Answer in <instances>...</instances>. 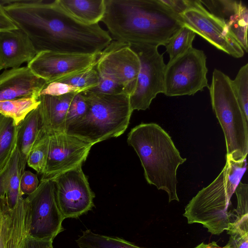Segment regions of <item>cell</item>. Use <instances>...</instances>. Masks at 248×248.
I'll return each mask as SVG.
<instances>
[{
  "label": "cell",
  "instance_id": "1",
  "mask_svg": "<svg viewBox=\"0 0 248 248\" xmlns=\"http://www.w3.org/2000/svg\"><path fill=\"white\" fill-rule=\"evenodd\" d=\"M0 3L38 53L96 54L113 40L98 24L86 25L73 18L57 0H1Z\"/></svg>",
  "mask_w": 248,
  "mask_h": 248
},
{
  "label": "cell",
  "instance_id": "2",
  "mask_svg": "<svg viewBox=\"0 0 248 248\" xmlns=\"http://www.w3.org/2000/svg\"><path fill=\"white\" fill-rule=\"evenodd\" d=\"M101 21L114 40L165 46L184 25L159 0H105Z\"/></svg>",
  "mask_w": 248,
  "mask_h": 248
},
{
  "label": "cell",
  "instance_id": "3",
  "mask_svg": "<svg viewBox=\"0 0 248 248\" xmlns=\"http://www.w3.org/2000/svg\"><path fill=\"white\" fill-rule=\"evenodd\" d=\"M127 141L140 158L147 182L166 191L170 202H179L177 170L186 159L169 135L156 124H141L131 130Z\"/></svg>",
  "mask_w": 248,
  "mask_h": 248
},
{
  "label": "cell",
  "instance_id": "4",
  "mask_svg": "<svg viewBox=\"0 0 248 248\" xmlns=\"http://www.w3.org/2000/svg\"><path fill=\"white\" fill-rule=\"evenodd\" d=\"M246 159L235 161L227 158L218 176L198 192L186 205L183 216L188 224L199 223L214 235L228 228L236 215L228 211L231 198L246 170Z\"/></svg>",
  "mask_w": 248,
  "mask_h": 248
},
{
  "label": "cell",
  "instance_id": "5",
  "mask_svg": "<svg viewBox=\"0 0 248 248\" xmlns=\"http://www.w3.org/2000/svg\"><path fill=\"white\" fill-rule=\"evenodd\" d=\"M81 93L88 105L87 111L67 126L65 133L94 145L124 132L133 112L129 94H107L91 90Z\"/></svg>",
  "mask_w": 248,
  "mask_h": 248
},
{
  "label": "cell",
  "instance_id": "6",
  "mask_svg": "<svg viewBox=\"0 0 248 248\" xmlns=\"http://www.w3.org/2000/svg\"><path fill=\"white\" fill-rule=\"evenodd\" d=\"M232 79L215 69L209 90L213 110L224 132L227 158L235 161L246 159L248 152V120L234 93Z\"/></svg>",
  "mask_w": 248,
  "mask_h": 248
},
{
  "label": "cell",
  "instance_id": "7",
  "mask_svg": "<svg viewBox=\"0 0 248 248\" xmlns=\"http://www.w3.org/2000/svg\"><path fill=\"white\" fill-rule=\"evenodd\" d=\"M207 72L204 52L192 47L166 65L164 93L168 96L190 95L209 89Z\"/></svg>",
  "mask_w": 248,
  "mask_h": 248
},
{
  "label": "cell",
  "instance_id": "8",
  "mask_svg": "<svg viewBox=\"0 0 248 248\" xmlns=\"http://www.w3.org/2000/svg\"><path fill=\"white\" fill-rule=\"evenodd\" d=\"M130 46L138 55L140 64L135 89L129 95L130 107L133 111L145 110L157 94L164 93L166 64L158 46L134 44Z\"/></svg>",
  "mask_w": 248,
  "mask_h": 248
},
{
  "label": "cell",
  "instance_id": "9",
  "mask_svg": "<svg viewBox=\"0 0 248 248\" xmlns=\"http://www.w3.org/2000/svg\"><path fill=\"white\" fill-rule=\"evenodd\" d=\"M30 209L29 236L40 240L53 241L64 230L62 217L57 204L52 179L42 180L32 193L26 198Z\"/></svg>",
  "mask_w": 248,
  "mask_h": 248
},
{
  "label": "cell",
  "instance_id": "10",
  "mask_svg": "<svg viewBox=\"0 0 248 248\" xmlns=\"http://www.w3.org/2000/svg\"><path fill=\"white\" fill-rule=\"evenodd\" d=\"M58 208L64 219L77 218L94 206V194L82 170V165L51 179Z\"/></svg>",
  "mask_w": 248,
  "mask_h": 248
},
{
  "label": "cell",
  "instance_id": "11",
  "mask_svg": "<svg viewBox=\"0 0 248 248\" xmlns=\"http://www.w3.org/2000/svg\"><path fill=\"white\" fill-rule=\"evenodd\" d=\"M184 25L202 37L217 48L235 58L244 51L232 36L225 23L209 13L200 0L179 16Z\"/></svg>",
  "mask_w": 248,
  "mask_h": 248
},
{
  "label": "cell",
  "instance_id": "12",
  "mask_svg": "<svg viewBox=\"0 0 248 248\" xmlns=\"http://www.w3.org/2000/svg\"><path fill=\"white\" fill-rule=\"evenodd\" d=\"M140 67L139 58L130 45L114 40L101 52L95 66L99 75L112 78L129 95L135 89Z\"/></svg>",
  "mask_w": 248,
  "mask_h": 248
},
{
  "label": "cell",
  "instance_id": "13",
  "mask_svg": "<svg viewBox=\"0 0 248 248\" xmlns=\"http://www.w3.org/2000/svg\"><path fill=\"white\" fill-rule=\"evenodd\" d=\"M93 145L65 132L49 135L46 164L41 180L51 179L82 165Z\"/></svg>",
  "mask_w": 248,
  "mask_h": 248
},
{
  "label": "cell",
  "instance_id": "14",
  "mask_svg": "<svg viewBox=\"0 0 248 248\" xmlns=\"http://www.w3.org/2000/svg\"><path fill=\"white\" fill-rule=\"evenodd\" d=\"M101 52L84 54L41 51L28 62L27 66L48 83L95 66Z\"/></svg>",
  "mask_w": 248,
  "mask_h": 248
},
{
  "label": "cell",
  "instance_id": "15",
  "mask_svg": "<svg viewBox=\"0 0 248 248\" xmlns=\"http://www.w3.org/2000/svg\"><path fill=\"white\" fill-rule=\"evenodd\" d=\"M29 204L22 198L13 208L0 196V248H23L29 236Z\"/></svg>",
  "mask_w": 248,
  "mask_h": 248
},
{
  "label": "cell",
  "instance_id": "16",
  "mask_svg": "<svg viewBox=\"0 0 248 248\" xmlns=\"http://www.w3.org/2000/svg\"><path fill=\"white\" fill-rule=\"evenodd\" d=\"M46 82L27 66L5 70L0 75V101L39 97Z\"/></svg>",
  "mask_w": 248,
  "mask_h": 248
},
{
  "label": "cell",
  "instance_id": "17",
  "mask_svg": "<svg viewBox=\"0 0 248 248\" xmlns=\"http://www.w3.org/2000/svg\"><path fill=\"white\" fill-rule=\"evenodd\" d=\"M28 35L21 29L0 31V61L2 69L16 68L37 54Z\"/></svg>",
  "mask_w": 248,
  "mask_h": 248
},
{
  "label": "cell",
  "instance_id": "18",
  "mask_svg": "<svg viewBox=\"0 0 248 248\" xmlns=\"http://www.w3.org/2000/svg\"><path fill=\"white\" fill-rule=\"evenodd\" d=\"M76 93H78L60 96L42 95L39 96L41 130L38 138L56 133L64 132L67 111Z\"/></svg>",
  "mask_w": 248,
  "mask_h": 248
},
{
  "label": "cell",
  "instance_id": "19",
  "mask_svg": "<svg viewBox=\"0 0 248 248\" xmlns=\"http://www.w3.org/2000/svg\"><path fill=\"white\" fill-rule=\"evenodd\" d=\"M41 130L38 107L31 111L18 125L17 148L20 175L25 170L28 155L37 140Z\"/></svg>",
  "mask_w": 248,
  "mask_h": 248
},
{
  "label": "cell",
  "instance_id": "20",
  "mask_svg": "<svg viewBox=\"0 0 248 248\" xmlns=\"http://www.w3.org/2000/svg\"><path fill=\"white\" fill-rule=\"evenodd\" d=\"M57 2L65 12L86 25L98 24L105 12V0H57Z\"/></svg>",
  "mask_w": 248,
  "mask_h": 248
},
{
  "label": "cell",
  "instance_id": "21",
  "mask_svg": "<svg viewBox=\"0 0 248 248\" xmlns=\"http://www.w3.org/2000/svg\"><path fill=\"white\" fill-rule=\"evenodd\" d=\"M20 177L16 146L8 165L0 174V196L6 199L10 208L14 207L23 198L20 189Z\"/></svg>",
  "mask_w": 248,
  "mask_h": 248
},
{
  "label": "cell",
  "instance_id": "22",
  "mask_svg": "<svg viewBox=\"0 0 248 248\" xmlns=\"http://www.w3.org/2000/svg\"><path fill=\"white\" fill-rule=\"evenodd\" d=\"M18 125L0 113V174L8 165L17 146Z\"/></svg>",
  "mask_w": 248,
  "mask_h": 248
},
{
  "label": "cell",
  "instance_id": "23",
  "mask_svg": "<svg viewBox=\"0 0 248 248\" xmlns=\"http://www.w3.org/2000/svg\"><path fill=\"white\" fill-rule=\"evenodd\" d=\"M79 248H144L123 239L106 236L86 230L76 240Z\"/></svg>",
  "mask_w": 248,
  "mask_h": 248
},
{
  "label": "cell",
  "instance_id": "24",
  "mask_svg": "<svg viewBox=\"0 0 248 248\" xmlns=\"http://www.w3.org/2000/svg\"><path fill=\"white\" fill-rule=\"evenodd\" d=\"M40 104L39 97H31L0 101V113L12 119L18 125Z\"/></svg>",
  "mask_w": 248,
  "mask_h": 248
},
{
  "label": "cell",
  "instance_id": "25",
  "mask_svg": "<svg viewBox=\"0 0 248 248\" xmlns=\"http://www.w3.org/2000/svg\"><path fill=\"white\" fill-rule=\"evenodd\" d=\"M195 36L196 33L185 25L176 31L165 46L170 57L169 62L174 60L192 47Z\"/></svg>",
  "mask_w": 248,
  "mask_h": 248
},
{
  "label": "cell",
  "instance_id": "26",
  "mask_svg": "<svg viewBox=\"0 0 248 248\" xmlns=\"http://www.w3.org/2000/svg\"><path fill=\"white\" fill-rule=\"evenodd\" d=\"M248 8L241 1L238 11L226 24V26L228 28L231 34L243 50L246 52H248Z\"/></svg>",
  "mask_w": 248,
  "mask_h": 248
},
{
  "label": "cell",
  "instance_id": "27",
  "mask_svg": "<svg viewBox=\"0 0 248 248\" xmlns=\"http://www.w3.org/2000/svg\"><path fill=\"white\" fill-rule=\"evenodd\" d=\"M226 231L232 248H248V214L236 217Z\"/></svg>",
  "mask_w": 248,
  "mask_h": 248
},
{
  "label": "cell",
  "instance_id": "28",
  "mask_svg": "<svg viewBox=\"0 0 248 248\" xmlns=\"http://www.w3.org/2000/svg\"><path fill=\"white\" fill-rule=\"evenodd\" d=\"M214 16L223 21L225 24L238 11L241 1L233 0H200Z\"/></svg>",
  "mask_w": 248,
  "mask_h": 248
},
{
  "label": "cell",
  "instance_id": "29",
  "mask_svg": "<svg viewBox=\"0 0 248 248\" xmlns=\"http://www.w3.org/2000/svg\"><path fill=\"white\" fill-rule=\"evenodd\" d=\"M234 93L240 107L248 120V63L242 66L231 81Z\"/></svg>",
  "mask_w": 248,
  "mask_h": 248
},
{
  "label": "cell",
  "instance_id": "30",
  "mask_svg": "<svg viewBox=\"0 0 248 248\" xmlns=\"http://www.w3.org/2000/svg\"><path fill=\"white\" fill-rule=\"evenodd\" d=\"M48 136L38 139L31 148L27 158L28 166L38 173L43 174L47 160Z\"/></svg>",
  "mask_w": 248,
  "mask_h": 248
},
{
  "label": "cell",
  "instance_id": "31",
  "mask_svg": "<svg viewBox=\"0 0 248 248\" xmlns=\"http://www.w3.org/2000/svg\"><path fill=\"white\" fill-rule=\"evenodd\" d=\"M95 66L56 81L72 85L84 91L90 90L99 83V75Z\"/></svg>",
  "mask_w": 248,
  "mask_h": 248
},
{
  "label": "cell",
  "instance_id": "32",
  "mask_svg": "<svg viewBox=\"0 0 248 248\" xmlns=\"http://www.w3.org/2000/svg\"><path fill=\"white\" fill-rule=\"evenodd\" d=\"M87 110L88 105L81 93H76L72 99L67 111L65 128L69 125L83 117Z\"/></svg>",
  "mask_w": 248,
  "mask_h": 248
},
{
  "label": "cell",
  "instance_id": "33",
  "mask_svg": "<svg viewBox=\"0 0 248 248\" xmlns=\"http://www.w3.org/2000/svg\"><path fill=\"white\" fill-rule=\"evenodd\" d=\"M83 92L84 91L81 89L65 83L54 81L46 83L41 91L39 96H60L70 93H79Z\"/></svg>",
  "mask_w": 248,
  "mask_h": 248
},
{
  "label": "cell",
  "instance_id": "34",
  "mask_svg": "<svg viewBox=\"0 0 248 248\" xmlns=\"http://www.w3.org/2000/svg\"><path fill=\"white\" fill-rule=\"evenodd\" d=\"M99 77L98 84L90 90L107 94L127 93L124 87L112 78L103 75Z\"/></svg>",
  "mask_w": 248,
  "mask_h": 248
},
{
  "label": "cell",
  "instance_id": "35",
  "mask_svg": "<svg viewBox=\"0 0 248 248\" xmlns=\"http://www.w3.org/2000/svg\"><path fill=\"white\" fill-rule=\"evenodd\" d=\"M237 198V205L234 209L236 217L248 214V185L240 182L235 191Z\"/></svg>",
  "mask_w": 248,
  "mask_h": 248
},
{
  "label": "cell",
  "instance_id": "36",
  "mask_svg": "<svg viewBox=\"0 0 248 248\" xmlns=\"http://www.w3.org/2000/svg\"><path fill=\"white\" fill-rule=\"evenodd\" d=\"M40 182L37 175L29 170H24L20 179V189L23 195H30L37 188Z\"/></svg>",
  "mask_w": 248,
  "mask_h": 248
},
{
  "label": "cell",
  "instance_id": "37",
  "mask_svg": "<svg viewBox=\"0 0 248 248\" xmlns=\"http://www.w3.org/2000/svg\"><path fill=\"white\" fill-rule=\"evenodd\" d=\"M172 12L179 16L192 7L195 0H159Z\"/></svg>",
  "mask_w": 248,
  "mask_h": 248
},
{
  "label": "cell",
  "instance_id": "38",
  "mask_svg": "<svg viewBox=\"0 0 248 248\" xmlns=\"http://www.w3.org/2000/svg\"><path fill=\"white\" fill-rule=\"evenodd\" d=\"M17 28L0 3V31L14 30Z\"/></svg>",
  "mask_w": 248,
  "mask_h": 248
},
{
  "label": "cell",
  "instance_id": "39",
  "mask_svg": "<svg viewBox=\"0 0 248 248\" xmlns=\"http://www.w3.org/2000/svg\"><path fill=\"white\" fill-rule=\"evenodd\" d=\"M53 241L37 239L28 236L23 248H49Z\"/></svg>",
  "mask_w": 248,
  "mask_h": 248
},
{
  "label": "cell",
  "instance_id": "40",
  "mask_svg": "<svg viewBox=\"0 0 248 248\" xmlns=\"http://www.w3.org/2000/svg\"><path fill=\"white\" fill-rule=\"evenodd\" d=\"M194 248H232L230 244L228 243L225 246L221 247L219 246L215 241H213L209 243L202 242L194 247Z\"/></svg>",
  "mask_w": 248,
  "mask_h": 248
},
{
  "label": "cell",
  "instance_id": "41",
  "mask_svg": "<svg viewBox=\"0 0 248 248\" xmlns=\"http://www.w3.org/2000/svg\"><path fill=\"white\" fill-rule=\"evenodd\" d=\"M2 69V66H1V62H0V70Z\"/></svg>",
  "mask_w": 248,
  "mask_h": 248
},
{
  "label": "cell",
  "instance_id": "42",
  "mask_svg": "<svg viewBox=\"0 0 248 248\" xmlns=\"http://www.w3.org/2000/svg\"><path fill=\"white\" fill-rule=\"evenodd\" d=\"M49 248H53L52 244L49 246Z\"/></svg>",
  "mask_w": 248,
  "mask_h": 248
}]
</instances>
